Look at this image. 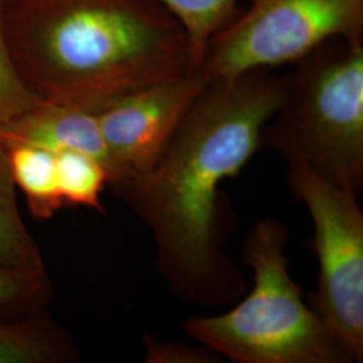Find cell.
I'll return each mask as SVG.
<instances>
[{
	"mask_svg": "<svg viewBox=\"0 0 363 363\" xmlns=\"http://www.w3.org/2000/svg\"><path fill=\"white\" fill-rule=\"evenodd\" d=\"M57 154L58 184L65 208L104 211L101 194L108 186V172L94 157L78 151Z\"/></svg>",
	"mask_w": 363,
	"mask_h": 363,
	"instance_id": "obj_13",
	"label": "cell"
},
{
	"mask_svg": "<svg viewBox=\"0 0 363 363\" xmlns=\"http://www.w3.org/2000/svg\"><path fill=\"white\" fill-rule=\"evenodd\" d=\"M144 361L147 363H218L222 358L206 346H187L179 342H162L144 335Z\"/></svg>",
	"mask_w": 363,
	"mask_h": 363,
	"instance_id": "obj_16",
	"label": "cell"
},
{
	"mask_svg": "<svg viewBox=\"0 0 363 363\" xmlns=\"http://www.w3.org/2000/svg\"><path fill=\"white\" fill-rule=\"evenodd\" d=\"M52 296L48 271L34 272L0 265V316L48 311Z\"/></svg>",
	"mask_w": 363,
	"mask_h": 363,
	"instance_id": "obj_14",
	"label": "cell"
},
{
	"mask_svg": "<svg viewBox=\"0 0 363 363\" xmlns=\"http://www.w3.org/2000/svg\"><path fill=\"white\" fill-rule=\"evenodd\" d=\"M286 91V76L271 69L208 79L155 166L112 189L151 230L156 267L183 301L229 306L247 291L226 253L233 214L220 183L261 148Z\"/></svg>",
	"mask_w": 363,
	"mask_h": 363,
	"instance_id": "obj_1",
	"label": "cell"
},
{
	"mask_svg": "<svg viewBox=\"0 0 363 363\" xmlns=\"http://www.w3.org/2000/svg\"><path fill=\"white\" fill-rule=\"evenodd\" d=\"M79 351L48 311L0 316V363H72Z\"/></svg>",
	"mask_w": 363,
	"mask_h": 363,
	"instance_id": "obj_9",
	"label": "cell"
},
{
	"mask_svg": "<svg viewBox=\"0 0 363 363\" xmlns=\"http://www.w3.org/2000/svg\"><path fill=\"white\" fill-rule=\"evenodd\" d=\"M206 84L202 70H195L133 91L96 113L109 156L111 189L155 166Z\"/></svg>",
	"mask_w": 363,
	"mask_h": 363,
	"instance_id": "obj_7",
	"label": "cell"
},
{
	"mask_svg": "<svg viewBox=\"0 0 363 363\" xmlns=\"http://www.w3.org/2000/svg\"><path fill=\"white\" fill-rule=\"evenodd\" d=\"M286 76L261 148L306 164L355 195L363 187V40L333 39Z\"/></svg>",
	"mask_w": 363,
	"mask_h": 363,
	"instance_id": "obj_4",
	"label": "cell"
},
{
	"mask_svg": "<svg viewBox=\"0 0 363 363\" xmlns=\"http://www.w3.org/2000/svg\"><path fill=\"white\" fill-rule=\"evenodd\" d=\"M26 143L60 151H78L97 159L109 175V156L93 112L40 101L13 123L0 127V144Z\"/></svg>",
	"mask_w": 363,
	"mask_h": 363,
	"instance_id": "obj_8",
	"label": "cell"
},
{
	"mask_svg": "<svg viewBox=\"0 0 363 363\" xmlns=\"http://www.w3.org/2000/svg\"><path fill=\"white\" fill-rule=\"evenodd\" d=\"M3 7L4 0H0V127L23 116L42 101L13 66L3 34Z\"/></svg>",
	"mask_w": 363,
	"mask_h": 363,
	"instance_id": "obj_15",
	"label": "cell"
},
{
	"mask_svg": "<svg viewBox=\"0 0 363 363\" xmlns=\"http://www.w3.org/2000/svg\"><path fill=\"white\" fill-rule=\"evenodd\" d=\"M184 30L191 62L201 70L208 45L225 26L238 0H157Z\"/></svg>",
	"mask_w": 363,
	"mask_h": 363,
	"instance_id": "obj_12",
	"label": "cell"
},
{
	"mask_svg": "<svg viewBox=\"0 0 363 363\" xmlns=\"http://www.w3.org/2000/svg\"><path fill=\"white\" fill-rule=\"evenodd\" d=\"M13 183L26 198L27 208L37 220H52L65 208L57 171V154L26 143H1Z\"/></svg>",
	"mask_w": 363,
	"mask_h": 363,
	"instance_id": "obj_10",
	"label": "cell"
},
{
	"mask_svg": "<svg viewBox=\"0 0 363 363\" xmlns=\"http://www.w3.org/2000/svg\"><path fill=\"white\" fill-rule=\"evenodd\" d=\"M288 183L308 208L312 247L319 262L311 306L352 352L363 359V214L358 195L301 163H291Z\"/></svg>",
	"mask_w": 363,
	"mask_h": 363,
	"instance_id": "obj_6",
	"label": "cell"
},
{
	"mask_svg": "<svg viewBox=\"0 0 363 363\" xmlns=\"http://www.w3.org/2000/svg\"><path fill=\"white\" fill-rule=\"evenodd\" d=\"M363 40V0H252L213 37L202 62L208 79L298 62L333 39Z\"/></svg>",
	"mask_w": 363,
	"mask_h": 363,
	"instance_id": "obj_5",
	"label": "cell"
},
{
	"mask_svg": "<svg viewBox=\"0 0 363 363\" xmlns=\"http://www.w3.org/2000/svg\"><path fill=\"white\" fill-rule=\"evenodd\" d=\"M286 242L283 222L257 220L244 241V262L255 276L250 294L230 311L189 318L183 331L235 363L355 362L289 276Z\"/></svg>",
	"mask_w": 363,
	"mask_h": 363,
	"instance_id": "obj_3",
	"label": "cell"
},
{
	"mask_svg": "<svg viewBox=\"0 0 363 363\" xmlns=\"http://www.w3.org/2000/svg\"><path fill=\"white\" fill-rule=\"evenodd\" d=\"M0 265L45 272L43 255L22 218L16 186L4 150L0 147Z\"/></svg>",
	"mask_w": 363,
	"mask_h": 363,
	"instance_id": "obj_11",
	"label": "cell"
},
{
	"mask_svg": "<svg viewBox=\"0 0 363 363\" xmlns=\"http://www.w3.org/2000/svg\"><path fill=\"white\" fill-rule=\"evenodd\" d=\"M3 34L30 91L93 113L198 70L184 30L157 0H4Z\"/></svg>",
	"mask_w": 363,
	"mask_h": 363,
	"instance_id": "obj_2",
	"label": "cell"
}]
</instances>
